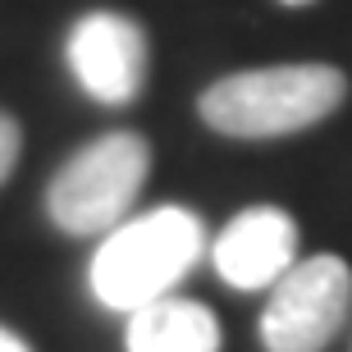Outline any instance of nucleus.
Segmentation results:
<instances>
[{
  "mask_svg": "<svg viewBox=\"0 0 352 352\" xmlns=\"http://www.w3.org/2000/svg\"><path fill=\"white\" fill-rule=\"evenodd\" d=\"M210 256L201 215L179 201L151 206L110 229L87 265V288L105 311L133 316L151 302L179 293V284Z\"/></svg>",
  "mask_w": 352,
  "mask_h": 352,
  "instance_id": "1",
  "label": "nucleus"
},
{
  "mask_svg": "<svg viewBox=\"0 0 352 352\" xmlns=\"http://www.w3.org/2000/svg\"><path fill=\"white\" fill-rule=\"evenodd\" d=\"M348 96L343 69L302 60V65H261L215 78L197 96V115L206 129L238 142L293 138L329 119Z\"/></svg>",
  "mask_w": 352,
  "mask_h": 352,
  "instance_id": "2",
  "label": "nucleus"
},
{
  "mask_svg": "<svg viewBox=\"0 0 352 352\" xmlns=\"http://www.w3.org/2000/svg\"><path fill=\"white\" fill-rule=\"evenodd\" d=\"M151 174V142L138 129L91 138L51 174L46 215L69 238H105L133 215Z\"/></svg>",
  "mask_w": 352,
  "mask_h": 352,
  "instance_id": "3",
  "label": "nucleus"
},
{
  "mask_svg": "<svg viewBox=\"0 0 352 352\" xmlns=\"http://www.w3.org/2000/svg\"><path fill=\"white\" fill-rule=\"evenodd\" d=\"M352 311V265L334 252L302 256L270 288L261 311L265 352H325Z\"/></svg>",
  "mask_w": 352,
  "mask_h": 352,
  "instance_id": "4",
  "label": "nucleus"
},
{
  "mask_svg": "<svg viewBox=\"0 0 352 352\" xmlns=\"http://www.w3.org/2000/svg\"><path fill=\"white\" fill-rule=\"evenodd\" d=\"M65 65L96 105H129L146 87V28L133 14L87 10L74 19L65 37Z\"/></svg>",
  "mask_w": 352,
  "mask_h": 352,
  "instance_id": "5",
  "label": "nucleus"
},
{
  "mask_svg": "<svg viewBox=\"0 0 352 352\" xmlns=\"http://www.w3.org/2000/svg\"><path fill=\"white\" fill-rule=\"evenodd\" d=\"M298 220L284 206H248L210 238V265L238 293H270L298 256Z\"/></svg>",
  "mask_w": 352,
  "mask_h": 352,
  "instance_id": "6",
  "label": "nucleus"
},
{
  "mask_svg": "<svg viewBox=\"0 0 352 352\" xmlns=\"http://www.w3.org/2000/svg\"><path fill=\"white\" fill-rule=\"evenodd\" d=\"M224 334L206 302L170 293L124 316V352H220Z\"/></svg>",
  "mask_w": 352,
  "mask_h": 352,
  "instance_id": "7",
  "label": "nucleus"
},
{
  "mask_svg": "<svg viewBox=\"0 0 352 352\" xmlns=\"http://www.w3.org/2000/svg\"><path fill=\"white\" fill-rule=\"evenodd\" d=\"M19 156H23V129H19V119H14V115L0 110V183L14 174Z\"/></svg>",
  "mask_w": 352,
  "mask_h": 352,
  "instance_id": "8",
  "label": "nucleus"
},
{
  "mask_svg": "<svg viewBox=\"0 0 352 352\" xmlns=\"http://www.w3.org/2000/svg\"><path fill=\"white\" fill-rule=\"evenodd\" d=\"M0 352H32V348H28V343L19 339L14 329H5V325H0Z\"/></svg>",
  "mask_w": 352,
  "mask_h": 352,
  "instance_id": "9",
  "label": "nucleus"
},
{
  "mask_svg": "<svg viewBox=\"0 0 352 352\" xmlns=\"http://www.w3.org/2000/svg\"><path fill=\"white\" fill-rule=\"evenodd\" d=\"M284 10H307V5H316V0H279Z\"/></svg>",
  "mask_w": 352,
  "mask_h": 352,
  "instance_id": "10",
  "label": "nucleus"
}]
</instances>
